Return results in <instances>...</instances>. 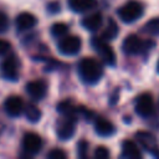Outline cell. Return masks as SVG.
<instances>
[{
	"label": "cell",
	"instance_id": "ac0fdd59",
	"mask_svg": "<svg viewBox=\"0 0 159 159\" xmlns=\"http://www.w3.org/2000/svg\"><path fill=\"white\" fill-rule=\"evenodd\" d=\"M118 31H119V29H118L117 22L113 19H109L107 25H106V27H104V30H103V32H102V35H101V37L103 40H106V41H111V40L117 37Z\"/></svg>",
	"mask_w": 159,
	"mask_h": 159
},
{
	"label": "cell",
	"instance_id": "9c48e42d",
	"mask_svg": "<svg viewBox=\"0 0 159 159\" xmlns=\"http://www.w3.org/2000/svg\"><path fill=\"white\" fill-rule=\"evenodd\" d=\"M154 101L150 93H142L135 99V112L142 118H149L154 113Z\"/></svg>",
	"mask_w": 159,
	"mask_h": 159
},
{
	"label": "cell",
	"instance_id": "3957f363",
	"mask_svg": "<svg viewBox=\"0 0 159 159\" xmlns=\"http://www.w3.org/2000/svg\"><path fill=\"white\" fill-rule=\"evenodd\" d=\"M144 12L143 5L137 0H130L118 9L119 19L125 24H132L142 17Z\"/></svg>",
	"mask_w": 159,
	"mask_h": 159
},
{
	"label": "cell",
	"instance_id": "8992f818",
	"mask_svg": "<svg viewBox=\"0 0 159 159\" xmlns=\"http://www.w3.org/2000/svg\"><path fill=\"white\" fill-rule=\"evenodd\" d=\"M82 41L76 35H66L60 39L57 48L65 56H75L81 51Z\"/></svg>",
	"mask_w": 159,
	"mask_h": 159
},
{
	"label": "cell",
	"instance_id": "603a6c76",
	"mask_svg": "<svg viewBox=\"0 0 159 159\" xmlns=\"http://www.w3.org/2000/svg\"><path fill=\"white\" fill-rule=\"evenodd\" d=\"M47 158L48 159H66L67 158V154L62 149L55 148V149H52V150H50L47 153Z\"/></svg>",
	"mask_w": 159,
	"mask_h": 159
},
{
	"label": "cell",
	"instance_id": "f1b7e54d",
	"mask_svg": "<svg viewBox=\"0 0 159 159\" xmlns=\"http://www.w3.org/2000/svg\"><path fill=\"white\" fill-rule=\"evenodd\" d=\"M157 68H158V72H159V62H158V66H157Z\"/></svg>",
	"mask_w": 159,
	"mask_h": 159
},
{
	"label": "cell",
	"instance_id": "2e32d148",
	"mask_svg": "<svg viewBox=\"0 0 159 159\" xmlns=\"http://www.w3.org/2000/svg\"><path fill=\"white\" fill-rule=\"evenodd\" d=\"M68 6L75 12H87L97 6V0H68Z\"/></svg>",
	"mask_w": 159,
	"mask_h": 159
},
{
	"label": "cell",
	"instance_id": "d4e9b609",
	"mask_svg": "<svg viewBox=\"0 0 159 159\" xmlns=\"http://www.w3.org/2000/svg\"><path fill=\"white\" fill-rule=\"evenodd\" d=\"M9 29V17L5 12L0 11V34L5 32Z\"/></svg>",
	"mask_w": 159,
	"mask_h": 159
},
{
	"label": "cell",
	"instance_id": "e0dca14e",
	"mask_svg": "<svg viewBox=\"0 0 159 159\" xmlns=\"http://www.w3.org/2000/svg\"><path fill=\"white\" fill-rule=\"evenodd\" d=\"M103 16L101 12H93L82 20V26L88 31H96L102 26Z\"/></svg>",
	"mask_w": 159,
	"mask_h": 159
},
{
	"label": "cell",
	"instance_id": "4fadbf2b",
	"mask_svg": "<svg viewBox=\"0 0 159 159\" xmlns=\"http://www.w3.org/2000/svg\"><path fill=\"white\" fill-rule=\"evenodd\" d=\"M15 24H16V29L19 31H27L36 26L37 19L30 12H21L16 16Z\"/></svg>",
	"mask_w": 159,
	"mask_h": 159
},
{
	"label": "cell",
	"instance_id": "9a60e30c",
	"mask_svg": "<svg viewBox=\"0 0 159 159\" xmlns=\"http://www.w3.org/2000/svg\"><path fill=\"white\" fill-rule=\"evenodd\" d=\"M94 130L101 137H111L116 132V127L106 118H97L94 120Z\"/></svg>",
	"mask_w": 159,
	"mask_h": 159
},
{
	"label": "cell",
	"instance_id": "7c38bea8",
	"mask_svg": "<svg viewBox=\"0 0 159 159\" xmlns=\"http://www.w3.org/2000/svg\"><path fill=\"white\" fill-rule=\"evenodd\" d=\"M25 104L19 96H10L4 103V109L10 117H19L24 113Z\"/></svg>",
	"mask_w": 159,
	"mask_h": 159
},
{
	"label": "cell",
	"instance_id": "52a82bcc",
	"mask_svg": "<svg viewBox=\"0 0 159 159\" xmlns=\"http://www.w3.org/2000/svg\"><path fill=\"white\" fill-rule=\"evenodd\" d=\"M134 138L142 149H144L145 152H148L153 157H159V144L152 133L145 132V130H140V132L135 133Z\"/></svg>",
	"mask_w": 159,
	"mask_h": 159
},
{
	"label": "cell",
	"instance_id": "7402d4cb",
	"mask_svg": "<svg viewBox=\"0 0 159 159\" xmlns=\"http://www.w3.org/2000/svg\"><path fill=\"white\" fill-rule=\"evenodd\" d=\"M51 34L56 39H62L68 34V26L63 22H56L51 26Z\"/></svg>",
	"mask_w": 159,
	"mask_h": 159
},
{
	"label": "cell",
	"instance_id": "8fae6325",
	"mask_svg": "<svg viewBox=\"0 0 159 159\" xmlns=\"http://www.w3.org/2000/svg\"><path fill=\"white\" fill-rule=\"evenodd\" d=\"M26 92L34 101H41L47 93V84L42 80H35L26 84Z\"/></svg>",
	"mask_w": 159,
	"mask_h": 159
},
{
	"label": "cell",
	"instance_id": "5b68a950",
	"mask_svg": "<svg viewBox=\"0 0 159 159\" xmlns=\"http://www.w3.org/2000/svg\"><path fill=\"white\" fill-rule=\"evenodd\" d=\"M77 124V116H62L57 122L56 134L61 140H67L73 137Z\"/></svg>",
	"mask_w": 159,
	"mask_h": 159
},
{
	"label": "cell",
	"instance_id": "7a4b0ae2",
	"mask_svg": "<svg viewBox=\"0 0 159 159\" xmlns=\"http://www.w3.org/2000/svg\"><path fill=\"white\" fill-rule=\"evenodd\" d=\"M153 46H154V42L142 40L138 35H134V34L128 35L122 43L123 52L127 55H132V56L140 55V53L150 50V47H153Z\"/></svg>",
	"mask_w": 159,
	"mask_h": 159
},
{
	"label": "cell",
	"instance_id": "44dd1931",
	"mask_svg": "<svg viewBox=\"0 0 159 159\" xmlns=\"http://www.w3.org/2000/svg\"><path fill=\"white\" fill-rule=\"evenodd\" d=\"M143 31L150 36H159V17H154L149 20L143 26Z\"/></svg>",
	"mask_w": 159,
	"mask_h": 159
},
{
	"label": "cell",
	"instance_id": "83f0119b",
	"mask_svg": "<svg viewBox=\"0 0 159 159\" xmlns=\"http://www.w3.org/2000/svg\"><path fill=\"white\" fill-rule=\"evenodd\" d=\"M58 10H60V5H58L57 2H52V4L48 5V11H51V12H57Z\"/></svg>",
	"mask_w": 159,
	"mask_h": 159
},
{
	"label": "cell",
	"instance_id": "ba28073f",
	"mask_svg": "<svg viewBox=\"0 0 159 159\" xmlns=\"http://www.w3.org/2000/svg\"><path fill=\"white\" fill-rule=\"evenodd\" d=\"M0 71L5 80L17 81L19 78V61L15 55H6L0 63Z\"/></svg>",
	"mask_w": 159,
	"mask_h": 159
},
{
	"label": "cell",
	"instance_id": "277c9868",
	"mask_svg": "<svg viewBox=\"0 0 159 159\" xmlns=\"http://www.w3.org/2000/svg\"><path fill=\"white\" fill-rule=\"evenodd\" d=\"M92 46L96 50V52L99 55L101 61L108 66L116 65V53L113 48L109 46L108 41L103 40L102 37H93L92 39Z\"/></svg>",
	"mask_w": 159,
	"mask_h": 159
},
{
	"label": "cell",
	"instance_id": "cb8c5ba5",
	"mask_svg": "<svg viewBox=\"0 0 159 159\" xmlns=\"http://www.w3.org/2000/svg\"><path fill=\"white\" fill-rule=\"evenodd\" d=\"M108 157H109V150L106 147L101 145V147L96 148V150H94V158L96 159H106Z\"/></svg>",
	"mask_w": 159,
	"mask_h": 159
},
{
	"label": "cell",
	"instance_id": "5bb4252c",
	"mask_svg": "<svg viewBox=\"0 0 159 159\" xmlns=\"http://www.w3.org/2000/svg\"><path fill=\"white\" fill-rule=\"evenodd\" d=\"M122 155L128 159H140L142 152L139 149V145L134 140H123L122 142Z\"/></svg>",
	"mask_w": 159,
	"mask_h": 159
},
{
	"label": "cell",
	"instance_id": "ffe728a7",
	"mask_svg": "<svg viewBox=\"0 0 159 159\" xmlns=\"http://www.w3.org/2000/svg\"><path fill=\"white\" fill-rule=\"evenodd\" d=\"M24 113H25V117L27 118V120L31 122V123H36L41 118V111L35 104H31V103L25 106Z\"/></svg>",
	"mask_w": 159,
	"mask_h": 159
},
{
	"label": "cell",
	"instance_id": "30bf717a",
	"mask_svg": "<svg viewBox=\"0 0 159 159\" xmlns=\"http://www.w3.org/2000/svg\"><path fill=\"white\" fill-rule=\"evenodd\" d=\"M42 148V139L36 133H26L22 138V149L29 155L37 154Z\"/></svg>",
	"mask_w": 159,
	"mask_h": 159
},
{
	"label": "cell",
	"instance_id": "4316f807",
	"mask_svg": "<svg viewBox=\"0 0 159 159\" xmlns=\"http://www.w3.org/2000/svg\"><path fill=\"white\" fill-rule=\"evenodd\" d=\"M87 148H88L87 142L81 140L78 143V155H80V158H86L87 157Z\"/></svg>",
	"mask_w": 159,
	"mask_h": 159
},
{
	"label": "cell",
	"instance_id": "6da1fadb",
	"mask_svg": "<svg viewBox=\"0 0 159 159\" xmlns=\"http://www.w3.org/2000/svg\"><path fill=\"white\" fill-rule=\"evenodd\" d=\"M78 75L83 83L96 84L101 81L103 76L102 63L92 57H84L78 63Z\"/></svg>",
	"mask_w": 159,
	"mask_h": 159
},
{
	"label": "cell",
	"instance_id": "d6986e66",
	"mask_svg": "<svg viewBox=\"0 0 159 159\" xmlns=\"http://www.w3.org/2000/svg\"><path fill=\"white\" fill-rule=\"evenodd\" d=\"M57 112L61 116H78L77 114V107L70 99L60 102L57 104Z\"/></svg>",
	"mask_w": 159,
	"mask_h": 159
},
{
	"label": "cell",
	"instance_id": "484cf974",
	"mask_svg": "<svg viewBox=\"0 0 159 159\" xmlns=\"http://www.w3.org/2000/svg\"><path fill=\"white\" fill-rule=\"evenodd\" d=\"M10 48H11V46H10V43H9L7 41H5V40H0V57L9 55Z\"/></svg>",
	"mask_w": 159,
	"mask_h": 159
}]
</instances>
